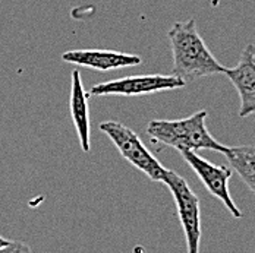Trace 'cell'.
Here are the masks:
<instances>
[{"label":"cell","instance_id":"obj_1","mask_svg":"<svg viewBox=\"0 0 255 253\" xmlns=\"http://www.w3.org/2000/svg\"><path fill=\"white\" fill-rule=\"evenodd\" d=\"M172 46L173 69L172 75L185 82L225 72V66L213 56L198 32L195 19L179 21L167 31Z\"/></svg>","mask_w":255,"mask_h":253},{"label":"cell","instance_id":"obj_2","mask_svg":"<svg viewBox=\"0 0 255 253\" xmlns=\"http://www.w3.org/2000/svg\"><path fill=\"white\" fill-rule=\"evenodd\" d=\"M207 110H200L189 117L179 120H151L147 133L153 142L163 144L180 151H210L226 154L229 147L220 144L208 132L205 120Z\"/></svg>","mask_w":255,"mask_h":253},{"label":"cell","instance_id":"obj_3","mask_svg":"<svg viewBox=\"0 0 255 253\" xmlns=\"http://www.w3.org/2000/svg\"><path fill=\"white\" fill-rule=\"evenodd\" d=\"M100 130L113 142V145L129 164L144 173L150 180L163 183L167 169L161 166V163L150 152L132 129L124 123L109 120L100 123Z\"/></svg>","mask_w":255,"mask_h":253},{"label":"cell","instance_id":"obj_4","mask_svg":"<svg viewBox=\"0 0 255 253\" xmlns=\"http://www.w3.org/2000/svg\"><path fill=\"white\" fill-rule=\"evenodd\" d=\"M163 183L172 192L173 201L176 203L178 217L183 234L186 239L188 253H200L201 245V208L200 198L189 187L188 181L173 170L167 169Z\"/></svg>","mask_w":255,"mask_h":253},{"label":"cell","instance_id":"obj_5","mask_svg":"<svg viewBox=\"0 0 255 253\" xmlns=\"http://www.w3.org/2000/svg\"><path fill=\"white\" fill-rule=\"evenodd\" d=\"M186 85L183 79L175 75H133L112 79L93 85L88 95L107 97V95H122V97H138L148 95L163 91L180 89Z\"/></svg>","mask_w":255,"mask_h":253},{"label":"cell","instance_id":"obj_6","mask_svg":"<svg viewBox=\"0 0 255 253\" xmlns=\"http://www.w3.org/2000/svg\"><path fill=\"white\" fill-rule=\"evenodd\" d=\"M182 158L188 163V166L194 170V173L203 181L205 189L230 212L233 218H242V211L232 199L229 192V180L233 171L226 166H216L208 160L203 158L195 151H180Z\"/></svg>","mask_w":255,"mask_h":253},{"label":"cell","instance_id":"obj_7","mask_svg":"<svg viewBox=\"0 0 255 253\" xmlns=\"http://www.w3.org/2000/svg\"><path fill=\"white\" fill-rule=\"evenodd\" d=\"M225 75L230 79L241 98L239 117L255 113V44H248L235 68H226Z\"/></svg>","mask_w":255,"mask_h":253},{"label":"cell","instance_id":"obj_8","mask_svg":"<svg viewBox=\"0 0 255 253\" xmlns=\"http://www.w3.org/2000/svg\"><path fill=\"white\" fill-rule=\"evenodd\" d=\"M62 60L85 66L99 72H110L115 69L138 66L142 63V59L136 54H128L115 50H71L62 54Z\"/></svg>","mask_w":255,"mask_h":253},{"label":"cell","instance_id":"obj_9","mask_svg":"<svg viewBox=\"0 0 255 253\" xmlns=\"http://www.w3.org/2000/svg\"><path fill=\"white\" fill-rule=\"evenodd\" d=\"M71 117L77 129L79 144L84 152H90V108H88V94L84 89L82 78L79 71H72L71 76V97H69Z\"/></svg>","mask_w":255,"mask_h":253},{"label":"cell","instance_id":"obj_10","mask_svg":"<svg viewBox=\"0 0 255 253\" xmlns=\"http://www.w3.org/2000/svg\"><path fill=\"white\" fill-rule=\"evenodd\" d=\"M225 155L232 169L255 193V147L253 145L229 147Z\"/></svg>","mask_w":255,"mask_h":253},{"label":"cell","instance_id":"obj_11","mask_svg":"<svg viewBox=\"0 0 255 253\" xmlns=\"http://www.w3.org/2000/svg\"><path fill=\"white\" fill-rule=\"evenodd\" d=\"M0 253H32V251L24 242H7L0 249Z\"/></svg>","mask_w":255,"mask_h":253},{"label":"cell","instance_id":"obj_12","mask_svg":"<svg viewBox=\"0 0 255 253\" xmlns=\"http://www.w3.org/2000/svg\"><path fill=\"white\" fill-rule=\"evenodd\" d=\"M7 242H9V240H6V239L0 237V249H1V248H3V246H4V245L7 243Z\"/></svg>","mask_w":255,"mask_h":253}]
</instances>
